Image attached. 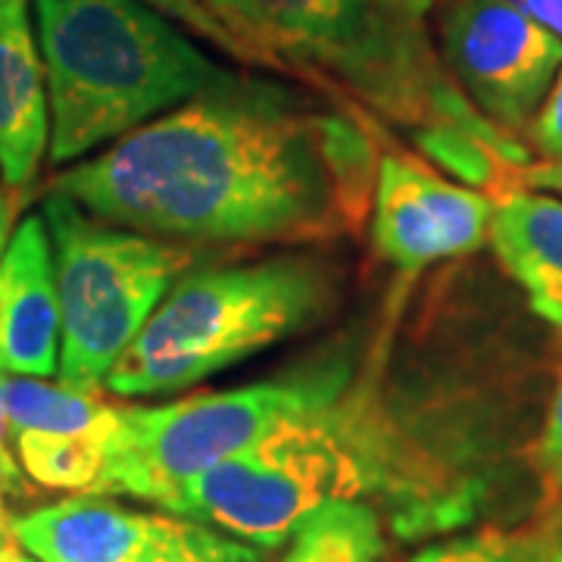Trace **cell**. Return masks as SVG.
Returning a JSON list of instances; mask_svg holds the SVG:
<instances>
[{
	"label": "cell",
	"mask_w": 562,
	"mask_h": 562,
	"mask_svg": "<svg viewBox=\"0 0 562 562\" xmlns=\"http://www.w3.org/2000/svg\"><path fill=\"white\" fill-rule=\"evenodd\" d=\"M382 125L235 72L60 172L50 191L176 244H328L372 213Z\"/></svg>",
	"instance_id": "cell-1"
},
{
	"label": "cell",
	"mask_w": 562,
	"mask_h": 562,
	"mask_svg": "<svg viewBox=\"0 0 562 562\" xmlns=\"http://www.w3.org/2000/svg\"><path fill=\"white\" fill-rule=\"evenodd\" d=\"M35 13L57 166L235 76L140 0H35Z\"/></svg>",
	"instance_id": "cell-2"
},
{
	"label": "cell",
	"mask_w": 562,
	"mask_h": 562,
	"mask_svg": "<svg viewBox=\"0 0 562 562\" xmlns=\"http://www.w3.org/2000/svg\"><path fill=\"white\" fill-rule=\"evenodd\" d=\"M247 13L294 79L413 128V138L441 128L503 132L447 72L431 32L435 0H247Z\"/></svg>",
	"instance_id": "cell-3"
},
{
	"label": "cell",
	"mask_w": 562,
	"mask_h": 562,
	"mask_svg": "<svg viewBox=\"0 0 562 562\" xmlns=\"http://www.w3.org/2000/svg\"><path fill=\"white\" fill-rule=\"evenodd\" d=\"M335 301V266L303 254L188 269L125 347L103 387L120 397L194 387L310 328Z\"/></svg>",
	"instance_id": "cell-4"
},
{
	"label": "cell",
	"mask_w": 562,
	"mask_h": 562,
	"mask_svg": "<svg viewBox=\"0 0 562 562\" xmlns=\"http://www.w3.org/2000/svg\"><path fill=\"white\" fill-rule=\"evenodd\" d=\"M350 375L353 362L331 357L250 387L203 391L162 406H120V425L103 443L94 494H122L166 509L188 479L244 450L279 422L328 406Z\"/></svg>",
	"instance_id": "cell-5"
},
{
	"label": "cell",
	"mask_w": 562,
	"mask_h": 562,
	"mask_svg": "<svg viewBox=\"0 0 562 562\" xmlns=\"http://www.w3.org/2000/svg\"><path fill=\"white\" fill-rule=\"evenodd\" d=\"M41 216L60 297L57 375L66 387L101 391L125 347L198 257L184 244L101 222L57 191H47Z\"/></svg>",
	"instance_id": "cell-6"
},
{
	"label": "cell",
	"mask_w": 562,
	"mask_h": 562,
	"mask_svg": "<svg viewBox=\"0 0 562 562\" xmlns=\"http://www.w3.org/2000/svg\"><path fill=\"white\" fill-rule=\"evenodd\" d=\"M344 501L366 503V479L322 406L188 479L166 509L276 550L310 513Z\"/></svg>",
	"instance_id": "cell-7"
},
{
	"label": "cell",
	"mask_w": 562,
	"mask_h": 562,
	"mask_svg": "<svg viewBox=\"0 0 562 562\" xmlns=\"http://www.w3.org/2000/svg\"><path fill=\"white\" fill-rule=\"evenodd\" d=\"M431 20L469 103L506 135H525L560 76L562 41L506 0H435Z\"/></svg>",
	"instance_id": "cell-8"
},
{
	"label": "cell",
	"mask_w": 562,
	"mask_h": 562,
	"mask_svg": "<svg viewBox=\"0 0 562 562\" xmlns=\"http://www.w3.org/2000/svg\"><path fill=\"white\" fill-rule=\"evenodd\" d=\"M13 538L38 562H260L266 553L198 519L138 513L98 494L13 519Z\"/></svg>",
	"instance_id": "cell-9"
},
{
	"label": "cell",
	"mask_w": 562,
	"mask_h": 562,
	"mask_svg": "<svg viewBox=\"0 0 562 562\" xmlns=\"http://www.w3.org/2000/svg\"><path fill=\"white\" fill-rule=\"evenodd\" d=\"M494 201L443 179L428 162L384 150L372 194V244L406 276L475 254L491 232Z\"/></svg>",
	"instance_id": "cell-10"
},
{
	"label": "cell",
	"mask_w": 562,
	"mask_h": 562,
	"mask_svg": "<svg viewBox=\"0 0 562 562\" xmlns=\"http://www.w3.org/2000/svg\"><path fill=\"white\" fill-rule=\"evenodd\" d=\"M60 362V297L47 222L25 216L0 257V372L47 379Z\"/></svg>",
	"instance_id": "cell-11"
},
{
	"label": "cell",
	"mask_w": 562,
	"mask_h": 562,
	"mask_svg": "<svg viewBox=\"0 0 562 562\" xmlns=\"http://www.w3.org/2000/svg\"><path fill=\"white\" fill-rule=\"evenodd\" d=\"M50 147V103L29 0H7L0 13V179L25 191Z\"/></svg>",
	"instance_id": "cell-12"
},
{
	"label": "cell",
	"mask_w": 562,
	"mask_h": 562,
	"mask_svg": "<svg viewBox=\"0 0 562 562\" xmlns=\"http://www.w3.org/2000/svg\"><path fill=\"white\" fill-rule=\"evenodd\" d=\"M487 241L528 310L562 328V201L525 188L506 194L494 201Z\"/></svg>",
	"instance_id": "cell-13"
},
{
	"label": "cell",
	"mask_w": 562,
	"mask_h": 562,
	"mask_svg": "<svg viewBox=\"0 0 562 562\" xmlns=\"http://www.w3.org/2000/svg\"><path fill=\"white\" fill-rule=\"evenodd\" d=\"M7 425L41 435L91 438L106 443L120 425V406L106 403L101 391H76L66 384H47L32 375H16L3 382Z\"/></svg>",
	"instance_id": "cell-14"
},
{
	"label": "cell",
	"mask_w": 562,
	"mask_h": 562,
	"mask_svg": "<svg viewBox=\"0 0 562 562\" xmlns=\"http://www.w3.org/2000/svg\"><path fill=\"white\" fill-rule=\"evenodd\" d=\"M387 538L372 503H325L294 531L279 562H387Z\"/></svg>",
	"instance_id": "cell-15"
},
{
	"label": "cell",
	"mask_w": 562,
	"mask_h": 562,
	"mask_svg": "<svg viewBox=\"0 0 562 562\" xmlns=\"http://www.w3.org/2000/svg\"><path fill=\"white\" fill-rule=\"evenodd\" d=\"M562 506H543L516 525H484L479 531L428 543L409 562H547Z\"/></svg>",
	"instance_id": "cell-16"
},
{
	"label": "cell",
	"mask_w": 562,
	"mask_h": 562,
	"mask_svg": "<svg viewBox=\"0 0 562 562\" xmlns=\"http://www.w3.org/2000/svg\"><path fill=\"white\" fill-rule=\"evenodd\" d=\"M20 443L22 469L44 487L54 491H85L94 494V484L103 469V443L91 438H66V435H41L22 431Z\"/></svg>",
	"instance_id": "cell-17"
},
{
	"label": "cell",
	"mask_w": 562,
	"mask_h": 562,
	"mask_svg": "<svg viewBox=\"0 0 562 562\" xmlns=\"http://www.w3.org/2000/svg\"><path fill=\"white\" fill-rule=\"evenodd\" d=\"M203 7L228 29L232 38L238 41L241 63H247V66H262L266 72H279L284 79H294V69L288 66V60L254 29L250 13H247V0H203Z\"/></svg>",
	"instance_id": "cell-18"
},
{
	"label": "cell",
	"mask_w": 562,
	"mask_h": 562,
	"mask_svg": "<svg viewBox=\"0 0 562 562\" xmlns=\"http://www.w3.org/2000/svg\"><path fill=\"white\" fill-rule=\"evenodd\" d=\"M140 3L150 7V10H157L162 20L179 25L181 32H191V35H198V38L210 41L213 47H220L222 54H228L232 60L241 63V47H238V41L232 38L228 29L203 7V0H140Z\"/></svg>",
	"instance_id": "cell-19"
},
{
	"label": "cell",
	"mask_w": 562,
	"mask_h": 562,
	"mask_svg": "<svg viewBox=\"0 0 562 562\" xmlns=\"http://www.w3.org/2000/svg\"><path fill=\"white\" fill-rule=\"evenodd\" d=\"M535 469L541 475L543 494L553 503L562 497V369L553 397L547 403V416H543L541 435L535 441Z\"/></svg>",
	"instance_id": "cell-20"
},
{
	"label": "cell",
	"mask_w": 562,
	"mask_h": 562,
	"mask_svg": "<svg viewBox=\"0 0 562 562\" xmlns=\"http://www.w3.org/2000/svg\"><path fill=\"white\" fill-rule=\"evenodd\" d=\"M525 138H531L535 150L541 154L543 160H560L562 157V69L550 85L541 110L535 113V120L528 125Z\"/></svg>",
	"instance_id": "cell-21"
},
{
	"label": "cell",
	"mask_w": 562,
	"mask_h": 562,
	"mask_svg": "<svg viewBox=\"0 0 562 562\" xmlns=\"http://www.w3.org/2000/svg\"><path fill=\"white\" fill-rule=\"evenodd\" d=\"M562 41V0H506Z\"/></svg>",
	"instance_id": "cell-22"
},
{
	"label": "cell",
	"mask_w": 562,
	"mask_h": 562,
	"mask_svg": "<svg viewBox=\"0 0 562 562\" xmlns=\"http://www.w3.org/2000/svg\"><path fill=\"white\" fill-rule=\"evenodd\" d=\"M519 184L522 188H550L562 194V157L560 160H541L528 162L519 172Z\"/></svg>",
	"instance_id": "cell-23"
},
{
	"label": "cell",
	"mask_w": 562,
	"mask_h": 562,
	"mask_svg": "<svg viewBox=\"0 0 562 562\" xmlns=\"http://www.w3.org/2000/svg\"><path fill=\"white\" fill-rule=\"evenodd\" d=\"M0 494H16V497L29 494V484L22 479L16 460L10 457L7 443H0Z\"/></svg>",
	"instance_id": "cell-24"
},
{
	"label": "cell",
	"mask_w": 562,
	"mask_h": 562,
	"mask_svg": "<svg viewBox=\"0 0 562 562\" xmlns=\"http://www.w3.org/2000/svg\"><path fill=\"white\" fill-rule=\"evenodd\" d=\"M22 191L10 188V191H0V257L10 244V235H13V222H16V213L22 206Z\"/></svg>",
	"instance_id": "cell-25"
},
{
	"label": "cell",
	"mask_w": 562,
	"mask_h": 562,
	"mask_svg": "<svg viewBox=\"0 0 562 562\" xmlns=\"http://www.w3.org/2000/svg\"><path fill=\"white\" fill-rule=\"evenodd\" d=\"M7 494H0V547L13 538V519H10V513H7V503H3Z\"/></svg>",
	"instance_id": "cell-26"
},
{
	"label": "cell",
	"mask_w": 562,
	"mask_h": 562,
	"mask_svg": "<svg viewBox=\"0 0 562 562\" xmlns=\"http://www.w3.org/2000/svg\"><path fill=\"white\" fill-rule=\"evenodd\" d=\"M547 562H562V509H560V522H557V535H553V547H550V557Z\"/></svg>",
	"instance_id": "cell-27"
},
{
	"label": "cell",
	"mask_w": 562,
	"mask_h": 562,
	"mask_svg": "<svg viewBox=\"0 0 562 562\" xmlns=\"http://www.w3.org/2000/svg\"><path fill=\"white\" fill-rule=\"evenodd\" d=\"M3 375H0V443H3V438H7V403H3Z\"/></svg>",
	"instance_id": "cell-28"
},
{
	"label": "cell",
	"mask_w": 562,
	"mask_h": 562,
	"mask_svg": "<svg viewBox=\"0 0 562 562\" xmlns=\"http://www.w3.org/2000/svg\"><path fill=\"white\" fill-rule=\"evenodd\" d=\"M3 10H7V0H0V13H3Z\"/></svg>",
	"instance_id": "cell-29"
},
{
	"label": "cell",
	"mask_w": 562,
	"mask_h": 562,
	"mask_svg": "<svg viewBox=\"0 0 562 562\" xmlns=\"http://www.w3.org/2000/svg\"><path fill=\"white\" fill-rule=\"evenodd\" d=\"M29 562H35V560H29Z\"/></svg>",
	"instance_id": "cell-30"
}]
</instances>
